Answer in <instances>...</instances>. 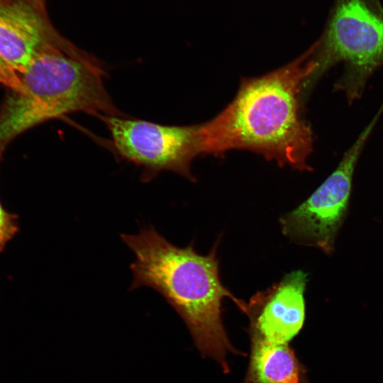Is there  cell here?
<instances>
[{
    "mask_svg": "<svg viewBox=\"0 0 383 383\" xmlns=\"http://www.w3.org/2000/svg\"><path fill=\"white\" fill-rule=\"evenodd\" d=\"M99 118L107 127L116 153L143 169L144 182L162 171L196 180L191 163L201 154L200 124L165 126L124 116H101Z\"/></svg>",
    "mask_w": 383,
    "mask_h": 383,
    "instance_id": "obj_6",
    "label": "cell"
},
{
    "mask_svg": "<svg viewBox=\"0 0 383 383\" xmlns=\"http://www.w3.org/2000/svg\"><path fill=\"white\" fill-rule=\"evenodd\" d=\"M104 75L99 63L87 55L49 47L20 77L30 101L48 121L74 112L123 116L106 89Z\"/></svg>",
    "mask_w": 383,
    "mask_h": 383,
    "instance_id": "obj_3",
    "label": "cell"
},
{
    "mask_svg": "<svg viewBox=\"0 0 383 383\" xmlns=\"http://www.w3.org/2000/svg\"><path fill=\"white\" fill-rule=\"evenodd\" d=\"M250 350L241 383H304L306 370L289 343L250 336Z\"/></svg>",
    "mask_w": 383,
    "mask_h": 383,
    "instance_id": "obj_9",
    "label": "cell"
},
{
    "mask_svg": "<svg viewBox=\"0 0 383 383\" xmlns=\"http://www.w3.org/2000/svg\"><path fill=\"white\" fill-rule=\"evenodd\" d=\"M135 260L130 265V290L148 287L160 293L181 316L202 356L215 360L224 373L230 372L227 355L240 354L231 344L222 319V302L231 299L244 313L246 303L222 283L218 242L202 255L189 244L174 245L152 226L137 234L121 235Z\"/></svg>",
    "mask_w": 383,
    "mask_h": 383,
    "instance_id": "obj_2",
    "label": "cell"
},
{
    "mask_svg": "<svg viewBox=\"0 0 383 383\" xmlns=\"http://www.w3.org/2000/svg\"><path fill=\"white\" fill-rule=\"evenodd\" d=\"M304 383H309L308 379L306 378Z\"/></svg>",
    "mask_w": 383,
    "mask_h": 383,
    "instance_id": "obj_13",
    "label": "cell"
},
{
    "mask_svg": "<svg viewBox=\"0 0 383 383\" xmlns=\"http://www.w3.org/2000/svg\"><path fill=\"white\" fill-rule=\"evenodd\" d=\"M39 9H45V0H26Z\"/></svg>",
    "mask_w": 383,
    "mask_h": 383,
    "instance_id": "obj_12",
    "label": "cell"
},
{
    "mask_svg": "<svg viewBox=\"0 0 383 383\" xmlns=\"http://www.w3.org/2000/svg\"><path fill=\"white\" fill-rule=\"evenodd\" d=\"M315 49L316 44L287 65L243 79L233 101L200 124L201 154L245 149L279 166L311 170L312 132L299 115V101L304 82L316 68Z\"/></svg>",
    "mask_w": 383,
    "mask_h": 383,
    "instance_id": "obj_1",
    "label": "cell"
},
{
    "mask_svg": "<svg viewBox=\"0 0 383 383\" xmlns=\"http://www.w3.org/2000/svg\"><path fill=\"white\" fill-rule=\"evenodd\" d=\"M381 112L382 109L323 182L297 207L281 216L282 232L292 242L317 248L326 255L334 252L348 213L356 165Z\"/></svg>",
    "mask_w": 383,
    "mask_h": 383,
    "instance_id": "obj_5",
    "label": "cell"
},
{
    "mask_svg": "<svg viewBox=\"0 0 383 383\" xmlns=\"http://www.w3.org/2000/svg\"><path fill=\"white\" fill-rule=\"evenodd\" d=\"M0 84L12 91L22 92L23 91V85L19 74H18L1 56Z\"/></svg>",
    "mask_w": 383,
    "mask_h": 383,
    "instance_id": "obj_11",
    "label": "cell"
},
{
    "mask_svg": "<svg viewBox=\"0 0 383 383\" xmlns=\"http://www.w3.org/2000/svg\"><path fill=\"white\" fill-rule=\"evenodd\" d=\"M2 155H0V161ZM19 231L18 216L6 211L0 200V252Z\"/></svg>",
    "mask_w": 383,
    "mask_h": 383,
    "instance_id": "obj_10",
    "label": "cell"
},
{
    "mask_svg": "<svg viewBox=\"0 0 383 383\" xmlns=\"http://www.w3.org/2000/svg\"><path fill=\"white\" fill-rule=\"evenodd\" d=\"M316 68L305 81L308 89L329 67L345 65L335 88L350 102L360 97L367 81L383 65V14L368 0H338L313 54Z\"/></svg>",
    "mask_w": 383,
    "mask_h": 383,
    "instance_id": "obj_4",
    "label": "cell"
},
{
    "mask_svg": "<svg viewBox=\"0 0 383 383\" xmlns=\"http://www.w3.org/2000/svg\"><path fill=\"white\" fill-rule=\"evenodd\" d=\"M79 52L51 28L46 14L25 0H0V56L18 73L49 47Z\"/></svg>",
    "mask_w": 383,
    "mask_h": 383,
    "instance_id": "obj_8",
    "label": "cell"
},
{
    "mask_svg": "<svg viewBox=\"0 0 383 383\" xmlns=\"http://www.w3.org/2000/svg\"><path fill=\"white\" fill-rule=\"evenodd\" d=\"M308 274L292 271L268 288L254 294L244 313L250 336L275 343H289L301 331L306 318Z\"/></svg>",
    "mask_w": 383,
    "mask_h": 383,
    "instance_id": "obj_7",
    "label": "cell"
}]
</instances>
